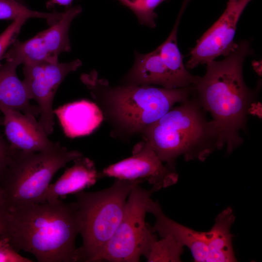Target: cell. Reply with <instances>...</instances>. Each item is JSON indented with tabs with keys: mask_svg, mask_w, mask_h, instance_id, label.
<instances>
[{
	"mask_svg": "<svg viewBox=\"0 0 262 262\" xmlns=\"http://www.w3.org/2000/svg\"><path fill=\"white\" fill-rule=\"evenodd\" d=\"M73 162L71 167L67 168L54 183L49 184L42 202L57 200L61 197L82 191L96 182L99 179L98 172L93 161L82 155Z\"/></svg>",
	"mask_w": 262,
	"mask_h": 262,
	"instance_id": "cell-15",
	"label": "cell"
},
{
	"mask_svg": "<svg viewBox=\"0 0 262 262\" xmlns=\"http://www.w3.org/2000/svg\"><path fill=\"white\" fill-rule=\"evenodd\" d=\"M8 211L0 192V239L7 238Z\"/></svg>",
	"mask_w": 262,
	"mask_h": 262,
	"instance_id": "cell-26",
	"label": "cell"
},
{
	"mask_svg": "<svg viewBox=\"0 0 262 262\" xmlns=\"http://www.w3.org/2000/svg\"><path fill=\"white\" fill-rule=\"evenodd\" d=\"M104 177L139 183L147 181L157 191L176 184L179 178L175 167L164 164L144 139L134 146L131 157L98 172L99 179Z\"/></svg>",
	"mask_w": 262,
	"mask_h": 262,
	"instance_id": "cell-10",
	"label": "cell"
},
{
	"mask_svg": "<svg viewBox=\"0 0 262 262\" xmlns=\"http://www.w3.org/2000/svg\"><path fill=\"white\" fill-rule=\"evenodd\" d=\"M2 125L12 148L25 152H41L58 146L50 141L36 120L35 116L19 111L3 107Z\"/></svg>",
	"mask_w": 262,
	"mask_h": 262,
	"instance_id": "cell-12",
	"label": "cell"
},
{
	"mask_svg": "<svg viewBox=\"0 0 262 262\" xmlns=\"http://www.w3.org/2000/svg\"><path fill=\"white\" fill-rule=\"evenodd\" d=\"M82 65L78 59L68 63L40 62L23 64V81L30 99L38 103L39 125L48 136L54 125L52 105L56 91L66 76Z\"/></svg>",
	"mask_w": 262,
	"mask_h": 262,
	"instance_id": "cell-8",
	"label": "cell"
},
{
	"mask_svg": "<svg viewBox=\"0 0 262 262\" xmlns=\"http://www.w3.org/2000/svg\"><path fill=\"white\" fill-rule=\"evenodd\" d=\"M18 65L12 62L0 64V109L9 108L34 116L40 114L38 105H32L23 81L18 78Z\"/></svg>",
	"mask_w": 262,
	"mask_h": 262,
	"instance_id": "cell-17",
	"label": "cell"
},
{
	"mask_svg": "<svg viewBox=\"0 0 262 262\" xmlns=\"http://www.w3.org/2000/svg\"><path fill=\"white\" fill-rule=\"evenodd\" d=\"M20 255L11 245L7 238L0 239V262H32Z\"/></svg>",
	"mask_w": 262,
	"mask_h": 262,
	"instance_id": "cell-24",
	"label": "cell"
},
{
	"mask_svg": "<svg viewBox=\"0 0 262 262\" xmlns=\"http://www.w3.org/2000/svg\"><path fill=\"white\" fill-rule=\"evenodd\" d=\"M134 63L124 76L123 84L161 85L165 88H178L166 68L158 48L147 53H135Z\"/></svg>",
	"mask_w": 262,
	"mask_h": 262,
	"instance_id": "cell-16",
	"label": "cell"
},
{
	"mask_svg": "<svg viewBox=\"0 0 262 262\" xmlns=\"http://www.w3.org/2000/svg\"><path fill=\"white\" fill-rule=\"evenodd\" d=\"M82 11L80 6L68 8L62 17L48 29L24 42L16 40L2 59L18 66L40 62H58L61 53L71 50L69 28L72 20Z\"/></svg>",
	"mask_w": 262,
	"mask_h": 262,
	"instance_id": "cell-9",
	"label": "cell"
},
{
	"mask_svg": "<svg viewBox=\"0 0 262 262\" xmlns=\"http://www.w3.org/2000/svg\"><path fill=\"white\" fill-rule=\"evenodd\" d=\"M8 210L7 238L16 251L30 253L38 262H79L75 202L67 203L59 199Z\"/></svg>",
	"mask_w": 262,
	"mask_h": 262,
	"instance_id": "cell-2",
	"label": "cell"
},
{
	"mask_svg": "<svg viewBox=\"0 0 262 262\" xmlns=\"http://www.w3.org/2000/svg\"><path fill=\"white\" fill-rule=\"evenodd\" d=\"M73 0H49L46 3L47 8H52L55 5L66 6L67 8Z\"/></svg>",
	"mask_w": 262,
	"mask_h": 262,
	"instance_id": "cell-27",
	"label": "cell"
},
{
	"mask_svg": "<svg viewBox=\"0 0 262 262\" xmlns=\"http://www.w3.org/2000/svg\"><path fill=\"white\" fill-rule=\"evenodd\" d=\"M53 112L65 134L70 138L90 134L104 119L98 106L94 102L84 99L65 104Z\"/></svg>",
	"mask_w": 262,
	"mask_h": 262,
	"instance_id": "cell-14",
	"label": "cell"
},
{
	"mask_svg": "<svg viewBox=\"0 0 262 262\" xmlns=\"http://www.w3.org/2000/svg\"><path fill=\"white\" fill-rule=\"evenodd\" d=\"M184 246L174 238L167 235L152 243L146 257L148 262H179Z\"/></svg>",
	"mask_w": 262,
	"mask_h": 262,
	"instance_id": "cell-21",
	"label": "cell"
},
{
	"mask_svg": "<svg viewBox=\"0 0 262 262\" xmlns=\"http://www.w3.org/2000/svg\"><path fill=\"white\" fill-rule=\"evenodd\" d=\"M131 10L137 17L140 24L150 28L156 27L157 17L154 10L166 0H117Z\"/></svg>",
	"mask_w": 262,
	"mask_h": 262,
	"instance_id": "cell-22",
	"label": "cell"
},
{
	"mask_svg": "<svg viewBox=\"0 0 262 262\" xmlns=\"http://www.w3.org/2000/svg\"><path fill=\"white\" fill-rule=\"evenodd\" d=\"M64 12H38L29 9L24 4L16 0H0V20H15L19 17L45 19L50 26L58 21Z\"/></svg>",
	"mask_w": 262,
	"mask_h": 262,
	"instance_id": "cell-20",
	"label": "cell"
},
{
	"mask_svg": "<svg viewBox=\"0 0 262 262\" xmlns=\"http://www.w3.org/2000/svg\"><path fill=\"white\" fill-rule=\"evenodd\" d=\"M235 220L233 210L228 207L216 216L214 223L207 231L208 257L207 262H236L230 229Z\"/></svg>",
	"mask_w": 262,
	"mask_h": 262,
	"instance_id": "cell-18",
	"label": "cell"
},
{
	"mask_svg": "<svg viewBox=\"0 0 262 262\" xmlns=\"http://www.w3.org/2000/svg\"><path fill=\"white\" fill-rule=\"evenodd\" d=\"M103 117L112 127L111 135L129 139L143 133L150 125L192 94V86L179 88L151 85H112L93 70L81 76Z\"/></svg>",
	"mask_w": 262,
	"mask_h": 262,
	"instance_id": "cell-3",
	"label": "cell"
},
{
	"mask_svg": "<svg viewBox=\"0 0 262 262\" xmlns=\"http://www.w3.org/2000/svg\"><path fill=\"white\" fill-rule=\"evenodd\" d=\"M251 0L227 2L218 20L197 41L186 64L187 69L206 64L221 55L229 54L236 46L233 41L237 23L245 8Z\"/></svg>",
	"mask_w": 262,
	"mask_h": 262,
	"instance_id": "cell-11",
	"label": "cell"
},
{
	"mask_svg": "<svg viewBox=\"0 0 262 262\" xmlns=\"http://www.w3.org/2000/svg\"><path fill=\"white\" fill-rule=\"evenodd\" d=\"M6 169L0 180V192L8 209L41 202L55 173L67 163L82 156L60 144L41 152L12 148Z\"/></svg>",
	"mask_w": 262,
	"mask_h": 262,
	"instance_id": "cell-6",
	"label": "cell"
},
{
	"mask_svg": "<svg viewBox=\"0 0 262 262\" xmlns=\"http://www.w3.org/2000/svg\"><path fill=\"white\" fill-rule=\"evenodd\" d=\"M184 7L181 9L169 36L157 47L161 57L178 88L193 86L198 78L197 76L191 74L186 68L177 44L178 29Z\"/></svg>",
	"mask_w": 262,
	"mask_h": 262,
	"instance_id": "cell-19",
	"label": "cell"
},
{
	"mask_svg": "<svg viewBox=\"0 0 262 262\" xmlns=\"http://www.w3.org/2000/svg\"><path fill=\"white\" fill-rule=\"evenodd\" d=\"M252 53L248 41L237 43L221 61L206 64L203 77L198 76L192 94L211 115L220 148L229 154L243 144L240 131H246L248 115L257 100L258 91L246 85L243 74L246 57Z\"/></svg>",
	"mask_w": 262,
	"mask_h": 262,
	"instance_id": "cell-1",
	"label": "cell"
},
{
	"mask_svg": "<svg viewBox=\"0 0 262 262\" xmlns=\"http://www.w3.org/2000/svg\"><path fill=\"white\" fill-rule=\"evenodd\" d=\"M147 212L155 217V223L151 227L153 232L161 237L168 235L184 247L190 250L194 260L197 262H207L208 238L207 232L195 230L167 217L163 212L157 201L150 198L147 206Z\"/></svg>",
	"mask_w": 262,
	"mask_h": 262,
	"instance_id": "cell-13",
	"label": "cell"
},
{
	"mask_svg": "<svg viewBox=\"0 0 262 262\" xmlns=\"http://www.w3.org/2000/svg\"><path fill=\"white\" fill-rule=\"evenodd\" d=\"M137 181L116 179L110 187L75 194L79 233L82 243L79 262H96L124 215L127 199Z\"/></svg>",
	"mask_w": 262,
	"mask_h": 262,
	"instance_id": "cell-5",
	"label": "cell"
},
{
	"mask_svg": "<svg viewBox=\"0 0 262 262\" xmlns=\"http://www.w3.org/2000/svg\"><path fill=\"white\" fill-rule=\"evenodd\" d=\"M237 0H228V2H234L235 1H236Z\"/></svg>",
	"mask_w": 262,
	"mask_h": 262,
	"instance_id": "cell-29",
	"label": "cell"
},
{
	"mask_svg": "<svg viewBox=\"0 0 262 262\" xmlns=\"http://www.w3.org/2000/svg\"><path fill=\"white\" fill-rule=\"evenodd\" d=\"M159 158L175 167L176 159L205 161L220 149L218 134L206 112L192 95L148 126L142 134Z\"/></svg>",
	"mask_w": 262,
	"mask_h": 262,
	"instance_id": "cell-4",
	"label": "cell"
},
{
	"mask_svg": "<svg viewBox=\"0 0 262 262\" xmlns=\"http://www.w3.org/2000/svg\"><path fill=\"white\" fill-rule=\"evenodd\" d=\"M16 0V1H18V2H21V3H23V4H24L23 0Z\"/></svg>",
	"mask_w": 262,
	"mask_h": 262,
	"instance_id": "cell-28",
	"label": "cell"
},
{
	"mask_svg": "<svg viewBox=\"0 0 262 262\" xmlns=\"http://www.w3.org/2000/svg\"><path fill=\"white\" fill-rule=\"evenodd\" d=\"M2 118L0 117V125ZM12 153V148L6 141L0 131V180L6 169Z\"/></svg>",
	"mask_w": 262,
	"mask_h": 262,
	"instance_id": "cell-25",
	"label": "cell"
},
{
	"mask_svg": "<svg viewBox=\"0 0 262 262\" xmlns=\"http://www.w3.org/2000/svg\"><path fill=\"white\" fill-rule=\"evenodd\" d=\"M157 190L135 185L127 199L123 218L113 235L98 257L97 262H138L148 255L157 239L151 227L145 221L147 206Z\"/></svg>",
	"mask_w": 262,
	"mask_h": 262,
	"instance_id": "cell-7",
	"label": "cell"
},
{
	"mask_svg": "<svg viewBox=\"0 0 262 262\" xmlns=\"http://www.w3.org/2000/svg\"><path fill=\"white\" fill-rule=\"evenodd\" d=\"M27 20L24 17L16 18L0 34V61L2 59L8 49L16 41V36Z\"/></svg>",
	"mask_w": 262,
	"mask_h": 262,
	"instance_id": "cell-23",
	"label": "cell"
}]
</instances>
